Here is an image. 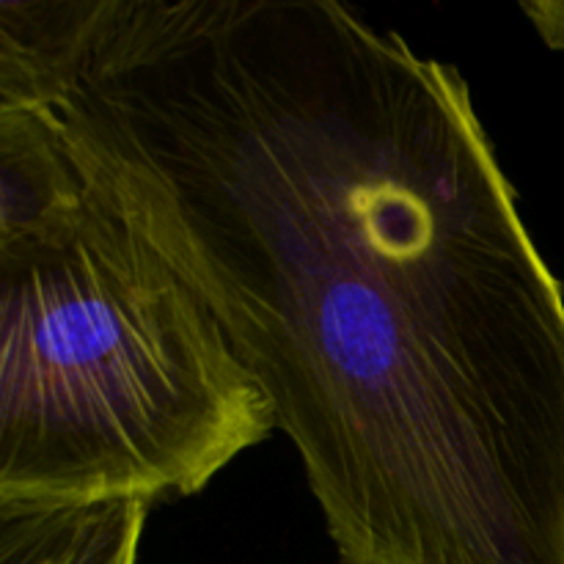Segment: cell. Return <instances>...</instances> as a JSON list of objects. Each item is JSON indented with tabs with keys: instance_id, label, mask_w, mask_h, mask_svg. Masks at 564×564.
Listing matches in <instances>:
<instances>
[{
	"instance_id": "obj_1",
	"label": "cell",
	"mask_w": 564,
	"mask_h": 564,
	"mask_svg": "<svg viewBox=\"0 0 564 564\" xmlns=\"http://www.w3.org/2000/svg\"><path fill=\"white\" fill-rule=\"evenodd\" d=\"M50 110L264 391L339 564H564V295L455 66L336 0H108Z\"/></svg>"
},
{
	"instance_id": "obj_2",
	"label": "cell",
	"mask_w": 564,
	"mask_h": 564,
	"mask_svg": "<svg viewBox=\"0 0 564 564\" xmlns=\"http://www.w3.org/2000/svg\"><path fill=\"white\" fill-rule=\"evenodd\" d=\"M273 430L202 295L88 182L0 235V505L182 499Z\"/></svg>"
},
{
	"instance_id": "obj_3",
	"label": "cell",
	"mask_w": 564,
	"mask_h": 564,
	"mask_svg": "<svg viewBox=\"0 0 564 564\" xmlns=\"http://www.w3.org/2000/svg\"><path fill=\"white\" fill-rule=\"evenodd\" d=\"M108 0H0V108H50L80 72Z\"/></svg>"
},
{
	"instance_id": "obj_4",
	"label": "cell",
	"mask_w": 564,
	"mask_h": 564,
	"mask_svg": "<svg viewBox=\"0 0 564 564\" xmlns=\"http://www.w3.org/2000/svg\"><path fill=\"white\" fill-rule=\"evenodd\" d=\"M152 501L0 505V564H138Z\"/></svg>"
},
{
	"instance_id": "obj_5",
	"label": "cell",
	"mask_w": 564,
	"mask_h": 564,
	"mask_svg": "<svg viewBox=\"0 0 564 564\" xmlns=\"http://www.w3.org/2000/svg\"><path fill=\"white\" fill-rule=\"evenodd\" d=\"M521 11L551 50H564V0H523Z\"/></svg>"
}]
</instances>
